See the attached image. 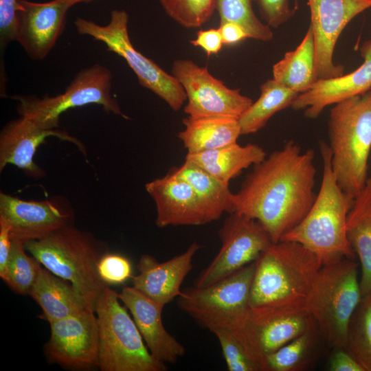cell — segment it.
<instances>
[{"mask_svg":"<svg viewBox=\"0 0 371 371\" xmlns=\"http://www.w3.org/2000/svg\"><path fill=\"white\" fill-rule=\"evenodd\" d=\"M315 175L314 150H302L289 140L254 165L240 190L232 194L233 212L257 220L276 243L311 207L316 197Z\"/></svg>","mask_w":371,"mask_h":371,"instance_id":"cell-1","label":"cell"},{"mask_svg":"<svg viewBox=\"0 0 371 371\" xmlns=\"http://www.w3.org/2000/svg\"><path fill=\"white\" fill-rule=\"evenodd\" d=\"M319 150L323 171L318 194L304 218L280 240L302 245L324 265L342 258H355L347 235L348 216L355 200L337 183L328 144L320 142Z\"/></svg>","mask_w":371,"mask_h":371,"instance_id":"cell-2","label":"cell"},{"mask_svg":"<svg viewBox=\"0 0 371 371\" xmlns=\"http://www.w3.org/2000/svg\"><path fill=\"white\" fill-rule=\"evenodd\" d=\"M322 263L302 245L271 243L256 260L249 307L306 306Z\"/></svg>","mask_w":371,"mask_h":371,"instance_id":"cell-3","label":"cell"},{"mask_svg":"<svg viewBox=\"0 0 371 371\" xmlns=\"http://www.w3.org/2000/svg\"><path fill=\"white\" fill-rule=\"evenodd\" d=\"M23 245L45 268L70 282L86 307L94 311L107 286L98 270L100 258L106 253L91 234L69 224L43 238L25 241Z\"/></svg>","mask_w":371,"mask_h":371,"instance_id":"cell-4","label":"cell"},{"mask_svg":"<svg viewBox=\"0 0 371 371\" xmlns=\"http://www.w3.org/2000/svg\"><path fill=\"white\" fill-rule=\"evenodd\" d=\"M334 105L328 124L332 169L340 188L355 200L368 180L371 90Z\"/></svg>","mask_w":371,"mask_h":371,"instance_id":"cell-5","label":"cell"},{"mask_svg":"<svg viewBox=\"0 0 371 371\" xmlns=\"http://www.w3.org/2000/svg\"><path fill=\"white\" fill-rule=\"evenodd\" d=\"M358 265L350 258L322 265L306 301L322 339L333 349L346 348L349 324L362 297Z\"/></svg>","mask_w":371,"mask_h":371,"instance_id":"cell-6","label":"cell"},{"mask_svg":"<svg viewBox=\"0 0 371 371\" xmlns=\"http://www.w3.org/2000/svg\"><path fill=\"white\" fill-rule=\"evenodd\" d=\"M119 293L106 286L94 311L98 326V364L102 371H164L144 342Z\"/></svg>","mask_w":371,"mask_h":371,"instance_id":"cell-7","label":"cell"},{"mask_svg":"<svg viewBox=\"0 0 371 371\" xmlns=\"http://www.w3.org/2000/svg\"><path fill=\"white\" fill-rule=\"evenodd\" d=\"M256 261L205 287L182 291L179 308L210 331L238 328L249 309Z\"/></svg>","mask_w":371,"mask_h":371,"instance_id":"cell-8","label":"cell"},{"mask_svg":"<svg viewBox=\"0 0 371 371\" xmlns=\"http://www.w3.org/2000/svg\"><path fill=\"white\" fill-rule=\"evenodd\" d=\"M111 80L109 69L95 64L80 70L61 94L43 98L27 95L12 98L19 102L17 111L20 116L45 129L56 128L60 115L67 110L91 104L100 105L107 113L128 119L111 95Z\"/></svg>","mask_w":371,"mask_h":371,"instance_id":"cell-9","label":"cell"},{"mask_svg":"<svg viewBox=\"0 0 371 371\" xmlns=\"http://www.w3.org/2000/svg\"><path fill=\"white\" fill-rule=\"evenodd\" d=\"M128 21L125 10H114L106 25L82 18H77L74 24L79 34L104 43L108 51L123 58L142 87L164 100L172 110H179L187 100L183 87L175 76L136 50L129 38Z\"/></svg>","mask_w":371,"mask_h":371,"instance_id":"cell-10","label":"cell"},{"mask_svg":"<svg viewBox=\"0 0 371 371\" xmlns=\"http://www.w3.org/2000/svg\"><path fill=\"white\" fill-rule=\"evenodd\" d=\"M218 234L221 249L194 280L195 287L209 286L256 261L273 243L257 220L235 212L229 214Z\"/></svg>","mask_w":371,"mask_h":371,"instance_id":"cell-11","label":"cell"},{"mask_svg":"<svg viewBox=\"0 0 371 371\" xmlns=\"http://www.w3.org/2000/svg\"><path fill=\"white\" fill-rule=\"evenodd\" d=\"M172 75L182 85L188 102L184 112L194 117H226L238 120L253 103L210 74L206 67L188 59L174 61Z\"/></svg>","mask_w":371,"mask_h":371,"instance_id":"cell-12","label":"cell"},{"mask_svg":"<svg viewBox=\"0 0 371 371\" xmlns=\"http://www.w3.org/2000/svg\"><path fill=\"white\" fill-rule=\"evenodd\" d=\"M315 46L317 80L344 74L333 60L336 43L347 25L371 8V0H307Z\"/></svg>","mask_w":371,"mask_h":371,"instance_id":"cell-13","label":"cell"},{"mask_svg":"<svg viewBox=\"0 0 371 371\" xmlns=\"http://www.w3.org/2000/svg\"><path fill=\"white\" fill-rule=\"evenodd\" d=\"M313 322L306 306L249 308L238 328L260 356L271 354L303 333Z\"/></svg>","mask_w":371,"mask_h":371,"instance_id":"cell-14","label":"cell"},{"mask_svg":"<svg viewBox=\"0 0 371 371\" xmlns=\"http://www.w3.org/2000/svg\"><path fill=\"white\" fill-rule=\"evenodd\" d=\"M49 324L46 352L52 362L74 369L98 367V326L94 311L86 308Z\"/></svg>","mask_w":371,"mask_h":371,"instance_id":"cell-15","label":"cell"},{"mask_svg":"<svg viewBox=\"0 0 371 371\" xmlns=\"http://www.w3.org/2000/svg\"><path fill=\"white\" fill-rule=\"evenodd\" d=\"M145 188L155 203L159 227L202 225L220 218L188 182L170 172Z\"/></svg>","mask_w":371,"mask_h":371,"instance_id":"cell-16","label":"cell"},{"mask_svg":"<svg viewBox=\"0 0 371 371\" xmlns=\"http://www.w3.org/2000/svg\"><path fill=\"white\" fill-rule=\"evenodd\" d=\"M0 216L9 223L12 240L25 242L43 238L71 224L73 213L59 198L26 201L1 192Z\"/></svg>","mask_w":371,"mask_h":371,"instance_id":"cell-17","label":"cell"},{"mask_svg":"<svg viewBox=\"0 0 371 371\" xmlns=\"http://www.w3.org/2000/svg\"><path fill=\"white\" fill-rule=\"evenodd\" d=\"M49 137H56L74 144L86 155V148L77 138L65 131L45 129L37 126L32 120L20 116L7 124L0 135V170L12 164L21 169L24 173L38 179L46 175L45 172L34 161V156L39 146Z\"/></svg>","mask_w":371,"mask_h":371,"instance_id":"cell-18","label":"cell"},{"mask_svg":"<svg viewBox=\"0 0 371 371\" xmlns=\"http://www.w3.org/2000/svg\"><path fill=\"white\" fill-rule=\"evenodd\" d=\"M19 1L16 41L30 58L44 59L62 33L67 12L71 6L61 0Z\"/></svg>","mask_w":371,"mask_h":371,"instance_id":"cell-19","label":"cell"},{"mask_svg":"<svg viewBox=\"0 0 371 371\" xmlns=\"http://www.w3.org/2000/svg\"><path fill=\"white\" fill-rule=\"evenodd\" d=\"M363 63L355 71L341 76L317 80L306 91L300 93L291 104L304 110L306 117H317L328 106L336 104L371 90V39L361 48Z\"/></svg>","mask_w":371,"mask_h":371,"instance_id":"cell-20","label":"cell"},{"mask_svg":"<svg viewBox=\"0 0 371 371\" xmlns=\"http://www.w3.org/2000/svg\"><path fill=\"white\" fill-rule=\"evenodd\" d=\"M119 298L129 310L154 358L164 363H175L185 355V347L164 326L161 318L164 306L133 286L124 287Z\"/></svg>","mask_w":371,"mask_h":371,"instance_id":"cell-21","label":"cell"},{"mask_svg":"<svg viewBox=\"0 0 371 371\" xmlns=\"http://www.w3.org/2000/svg\"><path fill=\"white\" fill-rule=\"evenodd\" d=\"M200 248L194 242L184 252L164 262L143 254L137 266L138 274L132 278L133 286L165 306L181 294V284L192 269L193 257Z\"/></svg>","mask_w":371,"mask_h":371,"instance_id":"cell-22","label":"cell"},{"mask_svg":"<svg viewBox=\"0 0 371 371\" xmlns=\"http://www.w3.org/2000/svg\"><path fill=\"white\" fill-rule=\"evenodd\" d=\"M266 157L264 149L255 144L240 146L237 142L214 150L187 153L185 160L191 161L229 185L233 178L251 165Z\"/></svg>","mask_w":371,"mask_h":371,"instance_id":"cell-23","label":"cell"},{"mask_svg":"<svg viewBox=\"0 0 371 371\" xmlns=\"http://www.w3.org/2000/svg\"><path fill=\"white\" fill-rule=\"evenodd\" d=\"M29 295L40 306L43 317L49 323L76 314L87 308L70 282L46 268H41Z\"/></svg>","mask_w":371,"mask_h":371,"instance_id":"cell-24","label":"cell"},{"mask_svg":"<svg viewBox=\"0 0 371 371\" xmlns=\"http://www.w3.org/2000/svg\"><path fill=\"white\" fill-rule=\"evenodd\" d=\"M185 128L178 137L188 153H196L219 148L236 143L241 135L238 120L226 117L183 119Z\"/></svg>","mask_w":371,"mask_h":371,"instance_id":"cell-25","label":"cell"},{"mask_svg":"<svg viewBox=\"0 0 371 371\" xmlns=\"http://www.w3.org/2000/svg\"><path fill=\"white\" fill-rule=\"evenodd\" d=\"M347 235L360 261L362 296L371 293V180L355 199L348 214Z\"/></svg>","mask_w":371,"mask_h":371,"instance_id":"cell-26","label":"cell"},{"mask_svg":"<svg viewBox=\"0 0 371 371\" xmlns=\"http://www.w3.org/2000/svg\"><path fill=\"white\" fill-rule=\"evenodd\" d=\"M273 78L300 93L308 91L317 80L315 46L309 26L299 45L284 54L273 66Z\"/></svg>","mask_w":371,"mask_h":371,"instance_id":"cell-27","label":"cell"},{"mask_svg":"<svg viewBox=\"0 0 371 371\" xmlns=\"http://www.w3.org/2000/svg\"><path fill=\"white\" fill-rule=\"evenodd\" d=\"M298 95L273 78L265 81L260 86L258 99L238 119L241 135L260 131L273 115L291 106Z\"/></svg>","mask_w":371,"mask_h":371,"instance_id":"cell-28","label":"cell"},{"mask_svg":"<svg viewBox=\"0 0 371 371\" xmlns=\"http://www.w3.org/2000/svg\"><path fill=\"white\" fill-rule=\"evenodd\" d=\"M170 172L188 182L221 218L224 212H233L232 197L229 185L225 184L199 166L185 160L179 167Z\"/></svg>","mask_w":371,"mask_h":371,"instance_id":"cell-29","label":"cell"},{"mask_svg":"<svg viewBox=\"0 0 371 371\" xmlns=\"http://www.w3.org/2000/svg\"><path fill=\"white\" fill-rule=\"evenodd\" d=\"M320 332L313 319L293 339L266 356L268 371H302L312 363L318 348Z\"/></svg>","mask_w":371,"mask_h":371,"instance_id":"cell-30","label":"cell"},{"mask_svg":"<svg viewBox=\"0 0 371 371\" xmlns=\"http://www.w3.org/2000/svg\"><path fill=\"white\" fill-rule=\"evenodd\" d=\"M217 338L229 371H268L265 358L258 355L237 328H216Z\"/></svg>","mask_w":371,"mask_h":371,"instance_id":"cell-31","label":"cell"},{"mask_svg":"<svg viewBox=\"0 0 371 371\" xmlns=\"http://www.w3.org/2000/svg\"><path fill=\"white\" fill-rule=\"evenodd\" d=\"M346 348L371 371V293L363 295L350 319Z\"/></svg>","mask_w":371,"mask_h":371,"instance_id":"cell-32","label":"cell"},{"mask_svg":"<svg viewBox=\"0 0 371 371\" xmlns=\"http://www.w3.org/2000/svg\"><path fill=\"white\" fill-rule=\"evenodd\" d=\"M254 0H216V10L220 17V24L232 22L241 25L249 38L268 42L273 33L256 15L253 9Z\"/></svg>","mask_w":371,"mask_h":371,"instance_id":"cell-33","label":"cell"},{"mask_svg":"<svg viewBox=\"0 0 371 371\" xmlns=\"http://www.w3.org/2000/svg\"><path fill=\"white\" fill-rule=\"evenodd\" d=\"M23 243L21 240H12L11 254L3 280L16 293L29 295L41 264L26 254Z\"/></svg>","mask_w":371,"mask_h":371,"instance_id":"cell-34","label":"cell"},{"mask_svg":"<svg viewBox=\"0 0 371 371\" xmlns=\"http://www.w3.org/2000/svg\"><path fill=\"white\" fill-rule=\"evenodd\" d=\"M166 13L186 28L207 22L216 10V0H159Z\"/></svg>","mask_w":371,"mask_h":371,"instance_id":"cell-35","label":"cell"},{"mask_svg":"<svg viewBox=\"0 0 371 371\" xmlns=\"http://www.w3.org/2000/svg\"><path fill=\"white\" fill-rule=\"evenodd\" d=\"M98 273L106 284H122L132 275L129 260L119 254H105L98 265Z\"/></svg>","mask_w":371,"mask_h":371,"instance_id":"cell-36","label":"cell"},{"mask_svg":"<svg viewBox=\"0 0 371 371\" xmlns=\"http://www.w3.org/2000/svg\"><path fill=\"white\" fill-rule=\"evenodd\" d=\"M19 0H0V45L3 49L12 41H16Z\"/></svg>","mask_w":371,"mask_h":371,"instance_id":"cell-37","label":"cell"},{"mask_svg":"<svg viewBox=\"0 0 371 371\" xmlns=\"http://www.w3.org/2000/svg\"><path fill=\"white\" fill-rule=\"evenodd\" d=\"M260 14L270 27L277 28L287 22L295 14L289 0H256Z\"/></svg>","mask_w":371,"mask_h":371,"instance_id":"cell-38","label":"cell"},{"mask_svg":"<svg viewBox=\"0 0 371 371\" xmlns=\"http://www.w3.org/2000/svg\"><path fill=\"white\" fill-rule=\"evenodd\" d=\"M190 43L194 47L203 49L208 56L218 54L223 44L219 28L199 30L196 33V38Z\"/></svg>","mask_w":371,"mask_h":371,"instance_id":"cell-39","label":"cell"},{"mask_svg":"<svg viewBox=\"0 0 371 371\" xmlns=\"http://www.w3.org/2000/svg\"><path fill=\"white\" fill-rule=\"evenodd\" d=\"M330 371H365L361 365L346 348H335L328 363Z\"/></svg>","mask_w":371,"mask_h":371,"instance_id":"cell-40","label":"cell"},{"mask_svg":"<svg viewBox=\"0 0 371 371\" xmlns=\"http://www.w3.org/2000/svg\"><path fill=\"white\" fill-rule=\"evenodd\" d=\"M12 240L10 237V225L2 216H0V277H5L9 262Z\"/></svg>","mask_w":371,"mask_h":371,"instance_id":"cell-41","label":"cell"},{"mask_svg":"<svg viewBox=\"0 0 371 371\" xmlns=\"http://www.w3.org/2000/svg\"><path fill=\"white\" fill-rule=\"evenodd\" d=\"M218 28L221 34L223 43L226 45H235L245 38H249L245 30L236 23L228 22L220 24Z\"/></svg>","mask_w":371,"mask_h":371,"instance_id":"cell-42","label":"cell"},{"mask_svg":"<svg viewBox=\"0 0 371 371\" xmlns=\"http://www.w3.org/2000/svg\"><path fill=\"white\" fill-rule=\"evenodd\" d=\"M61 1H65L67 3H68L70 6H72L78 3H82V2L88 3L94 0H61Z\"/></svg>","mask_w":371,"mask_h":371,"instance_id":"cell-43","label":"cell"},{"mask_svg":"<svg viewBox=\"0 0 371 371\" xmlns=\"http://www.w3.org/2000/svg\"><path fill=\"white\" fill-rule=\"evenodd\" d=\"M369 179L371 180V169H370V177H369Z\"/></svg>","mask_w":371,"mask_h":371,"instance_id":"cell-44","label":"cell"}]
</instances>
